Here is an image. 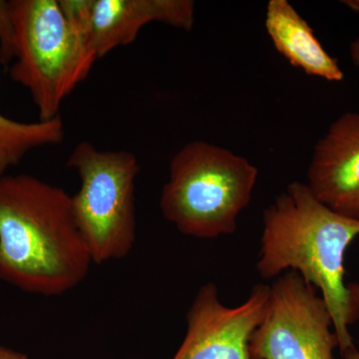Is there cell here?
Here are the masks:
<instances>
[{"label":"cell","instance_id":"cell-4","mask_svg":"<svg viewBox=\"0 0 359 359\" xmlns=\"http://www.w3.org/2000/svg\"><path fill=\"white\" fill-rule=\"evenodd\" d=\"M18 49L9 76L25 87L40 121L59 111L96 61L66 18L59 0H11Z\"/></svg>","mask_w":359,"mask_h":359},{"label":"cell","instance_id":"cell-12","mask_svg":"<svg viewBox=\"0 0 359 359\" xmlns=\"http://www.w3.org/2000/svg\"><path fill=\"white\" fill-rule=\"evenodd\" d=\"M18 49L11 0H0V63L11 65Z\"/></svg>","mask_w":359,"mask_h":359},{"label":"cell","instance_id":"cell-14","mask_svg":"<svg viewBox=\"0 0 359 359\" xmlns=\"http://www.w3.org/2000/svg\"><path fill=\"white\" fill-rule=\"evenodd\" d=\"M349 56L353 65L359 68V37L349 44Z\"/></svg>","mask_w":359,"mask_h":359},{"label":"cell","instance_id":"cell-5","mask_svg":"<svg viewBox=\"0 0 359 359\" xmlns=\"http://www.w3.org/2000/svg\"><path fill=\"white\" fill-rule=\"evenodd\" d=\"M67 166L80 188L73 212L94 264L128 256L136 242V179L140 165L128 151L99 150L90 142L75 146Z\"/></svg>","mask_w":359,"mask_h":359},{"label":"cell","instance_id":"cell-13","mask_svg":"<svg viewBox=\"0 0 359 359\" xmlns=\"http://www.w3.org/2000/svg\"><path fill=\"white\" fill-rule=\"evenodd\" d=\"M0 359H29L25 353L13 351L0 344Z\"/></svg>","mask_w":359,"mask_h":359},{"label":"cell","instance_id":"cell-16","mask_svg":"<svg viewBox=\"0 0 359 359\" xmlns=\"http://www.w3.org/2000/svg\"><path fill=\"white\" fill-rule=\"evenodd\" d=\"M344 4L349 7L354 13H359V0H347V1H344Z\"/></svg>","mask_w":359,"mask_h":359},{"label":"cell","instance_id":"cell-11","mask_svg":"<svg viewBox=\"0 0 359 359\" xmlns=\"http://www.w3.org/2000/svg\"><path fill=\"white\" fill-rule=\"evenodd\" d=\"M61 117L50 121L20 122L0 113V177L8 174L35 149L65 141Z\"/></svg>","mask_w":359,"mask_h":359},{"label":"cell","instance_id":"cell-2","mask_svg":"<svg viewBox=\"0 0 359 359\" xmlns=\"http://www.w3.org/2000/svg\"><path fill=\"white\" fill-rule=\"evenodd\" d=\"M92 264L72 196L30 175L0 177V280L56 297L83 282Z\"/></svg>","mask_w":359,"mask_h":359},{"label":"cell","instance_id":"cell-6","mask_svg":"<svg viewBox=\"0 0 359 359\" xmlns=\"http://www.w3.org/2000/svg\"><path fill=\"white\" fill-rule=\"evenodd\" d=\"M335 348L334 323L318 290L297 271L275 278L263 320L250 337V358L334 359Z\"/></svg>","mask_w":359,"mask_h":359},{"label":"cell","instance_id":"cell-10","mask_svg":"<svg viewBox=\"0 0 359 359\" xmlns=\"http://www.w3.org/2000/svg\"><path fill=\"white\" fill-rule=\"evenodd\" d=\"M264 25L276 51L294 67L327 81L344 80L339 61L323 48L308 21L287 0H269Z\"/></svg>","mask_w":359,"mask_h":359},{"label":"cell","instance_id":"cell-1","mask_svg":"<svg viewBox=\"0 0 359 359\" xmlns=\"http://www.w3.org/2000/svg\"><path fill=\"white\" fill-rule=\"evenodd\" d=\"M359 222L328 208L306 183L294 182L263 212L257 271L275 280L299 273L327 304L340 353L355 346L349 327L359 320V285L346 282V256Z\"/></svg>","mask_w":359,"mask_h":359},{"label":"cell","instance_id":"cell-8","mask_svg":"<svg viewBox=\"0 0 359 359\" xmlns=\"http://www.w3.org/2000/svg\"><path fill=\"white\" fill-rule=\"evenodd\" d=\"M269 285H257L248 299L228 306L216 283L203 285L187 313V332L172 359H252L250 337L263 320Z\"/></svg>","mask_w":359,"mask_h":359},{"label":"cell","instance_id":"cell-3","mask_svg":"<svg viewBox=\"0 0 359 359\" xmlns=\"http://www.w3.org/2000/svg\"><path fill=\"white\" fill-rule=\"evenodd\" d=\"M259 170L247 158L207 141L180 149L163 187V216L183 233L202 240L231 235L252 200Z\"/></svg>","mask_w":359,"mask_h":359},{"label":"cell","instance_id":"cell-15","mask_svg":"<svg viewBox=\"0 0 359 359\" xmlns=\"http://www.w3.org/2000/svg\"><path fill=\"white\" fill-rule=\"evenodd\" d=\"M344 359H359V342L358 346H354L351 348L347 349L344 353H341Z\"/></svg>","mask_w":359,"mask_h":359},{"label":"cell","instance_id":"cell-7","mask_svg":"<svg viewBox=\"0 0 359 359\" xmlns=\"http://www.w3.org/2000/svg\"><path fill=\"white\" fill-rule=\"evenodd\" d=\"M66 18L97 59L135 41L149 23L190 32L192 0H59Z\"/></svg>","mask_w":359,"mask_h":359},{"label":"cell","instance_id":"cell-9","mask_svg":"<svg viewBox=\"0 0 359 359\" xmlns=\"http://www.w3.org/2000/svg\"><path fill=\"white\" fill-rule=\"evenodd\" d=\"M306 185L328 208L359 222V112L340 115L316 142Z\"/></svg>","mask_w":359,"mask_h":359}]
</instances>
